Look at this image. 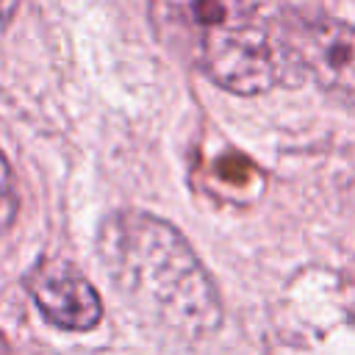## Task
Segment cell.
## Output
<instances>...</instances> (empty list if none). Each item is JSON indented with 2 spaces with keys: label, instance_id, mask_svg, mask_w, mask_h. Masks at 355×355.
<instances>
[{
  "label": "cell",
  "instance_id": "5",
  "mask_svg": "<svg viewBox=\"0 0 355 355\" xmlns=\"http://www.w3.org/2000/svg\"><path fill=\"white\" fill-rule=\"evenodd\" d=\"M17 183L11 175V166L6 161V155L0 153V233H6L14 225L17 216Z\"/></svg>",
  "mask_w": 355,
  "mask_h": 355
},
{
  "label": "cell",
  "instance_id": "3",
  "mask_svg": "<svg viewBox=\"0 0 355 355\" xmlns=\"http://www.w3.org/2000/svg\"><path fill=\"white\" fill-rule=\"evenodd\" d=\"M294 69L311 75L327 94L355 103V25L333 17H288Z\"/></svg>",
  "mask_w": 355,
  "mask_h": 355
},
{
  "label": "cell",
  "instance_id": "6",
  "mask_svg": "<svg viewBox=\"0 0 355 355\" xmlns=\"http://www.w3.org/2000/svg\"><path fill=\"white\" fill-rule=\"evenodd\" d=\"M14 8H17V0H0V31L8 25V19L14 17Z\"/></svg>",
  "mask_w": 355,
  "mask_h": 355
},
{
  "label": "cell",
  "instance_id": "2",
  "mask_svg": "<svg viewBox=\"0 0 355 355\" xmlns=\"http://www.w3.org/2000/svg\"><path fill=\"white\" fill-rule=\"evenodd\" d=\"M161 44L236 94H263L297 75L288 17L269 0H150Z\"/></svg>",
  "mask_w": 355,
  "mask_h": 355
},
{
  "label": "cell",
  "instance_id": "7",
  "mask_svg": "<svg viewBox=\"0 0 355 355\" xmlns=\"http://www.w3.org/2000/svg\"><path fill=\"white\" fill-rule=\"evenodd\" d=\"M0 355H8V347H6V338L0 336Z\"/></svg>",
  "mask_w": 355,
  "mask_h": 355
},
{
  "label": "cell",
  "instance_id": "4",
  "mask_svg": "<svg viewBox=\"0 0 355 355\" xmlns=\"http://www.w3.org/2000/svg\"><path fill=\"white\" fill-rule=\"evenodd\" d=\"M25 286L42 316L61 330H92L103 316L94 286L64 258L39 261Z\"/></svg>",
  "mask_w": 355,
  "mask_h": 355
},
{
  "label": "cell",
  "instance_id": "1",
  "mask_svg": "<svg viewBox=\"0 0 355 355\" xmlns=\"http://www.w3.org/2000/svg\"><path fill=\"white\" fill-rule=\"evenodd\" d=\"M97 252L114 291L147 324L175 338H202L219 327V291L169 222L144 211H116L100 227Z\"/></svg>",
  "mask_w": 355,
  "mask_h": 355
}]
</instances>
